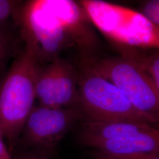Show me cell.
Returning <instances> with one entry per match:
<instances>
[{"instance_id": "13", "label": "cell", "mask_w": 159, "mask_h": 159, "mask_svg": "<svg viewBox=\"0 0 159 159\" xmlns=\"http://www.w3.org/2000/svg\"><path fill=\"white\" fill-rule=\"evenodd\" d=\"M140 12L159 30V0L143 1Z\"/></svg>"}, {"instance_id": "8", "label": "cell", "mask_w": 159, "mask_h": 159, "mask_svg": "<svg viewBox=\"0 0 159 159\" xmlns=\"http://www.w3.org/2000/svg\"><path fill=\"white\" fill-rule=\"evenodd\" d=\"M47 2L79 52L81 60L97 56L100 41L94 26L80 1L47 0Z\"/></svg>"}, {"instance_id": "11", "label": "cell", "mask_w": 159, "mask_h": 159, "mask_svg": "<svg viewBox=\"0 0 159 159\" xmlns=\"http://www.w3.org/2000/svg\"><path fill=\"white\" fill-rule=\"evenodd\" d=\"M121 56L144 69L150 75L159 93V49H139L120 47Z\"/></svg>"}, {"instance_id": "1", "label": "cell", "mask_w": 159, "mask_h": 159, "mask_svg": "<svg viewBox=\"0 0 159 159\" xmlns=\"http://www.w3.org/2000/svg\"><path fill=\"white\" fill-rule=\"evenodd\" d=\"M40 66L33 48L25 45L0 81V129L10 154L34 106Z\"/></svg>"}, {"instance_id": "6", "label": "cell", "mask_w": 159, "mask_h": 159, "mask_svg": "<svg viewBox=\"0 0 159 159\" xmlns=\"http://www.w3.org/2000/svg\"><path fill=\"white\" fill-rule=\"evenodd\" d=\"M82 120H84L82 114L76 108L34 106L18 142L25 147L50 151Z\"/></svg>"}, {"instance_id": "14", "label": "cell", "mask_w": 159, "mask_h": 159, "mask_svg": "<svg viewBox=\"0 0 159 159\" xmlns=\"http://www.w3.org/2000/svg\"><path fill=\"white\" fill-rule=\"evenodd\" d=\"M21 2L11 0H0V24L6 23L11 16H14Z\"/></svg>"}, {"instance_id": "5", "label": "cell", "mask_w": 159, "mask_h": 159, "mask_svg": "<svg viewBox=\"0 0 159 159\" xmlns=\"http://www.w3.org/2000/svg\"><path fill=\"white\" fill-rule=\"evenodd\" d=\"M80 64L118 87L132 104L159 125V93L148 72L125 57H91Z\"/></svg>"}, {"instance_id": "10", "label": "cell", "mask_w": 159, "mask_h": 159, "mask_svg": "<svg viewBox=\"0 0 159 159\" xmlns=\"http://www.w3.org/2000/svg\"><path fill=\"white\" fill-rule=\"evenodd\" d=\"M154 127H157L125 121H85L80 131L79 141L80 144L85 146L87 144L92 142L122 138L150 130Z\"/></svg>"}, {"instance_id": "16", "label": "cell", "mask_w": 159, "mask_h": 159, "mask_svg": "<svg viewBox=\"0 0 159 159\" xmlns=\"http://www.w3.org/2000/svg\"><path fill=\"white\" fill-rule=\"evenodd\" d=\"M4 138L0 129V159H11L10 153L4 142Z\"/></svg>"}, {"instance_id": "2", "label": "cell", "mask_w": 159, "mask_h": 159, "mask_svg": "<svg viewBox=\"0 0 159 159\" xmlns=\"http://www.w3.org/2000/svg\"><path fill=\"white\" fill-rule=\"evenodd\" d=\"M80 2L94 27L117 48L159 49V30L142 12L101 0Z\"/></svg>"}, {"instance_id": "4", "label": "cell", "mask_w": 159, "mask_h": 159, "mask_svg": "<svg viewBox=\"0 0 159 159\" xmlns=\"http://www.w3.org/2000/svg\"><path fill=\"white\" fill-rule=\"evenodd\" d=\"M14 17L25 45L33 48L40 65L50 63L63 51L74 47L47 0L21 3Z\"/></svg>"}, {"instance_id": "7", "label": "cell", "mask_w": 159, "mask_h": 159, "mask_svg": "<svg viewBox=\"0 0 159 159\" xmlns=\"http://www.w3.org/2000/svg\"><path fill=\"white\" fill-rule=\"evenodd\" d=\"M78 81V70L67 60L58 58L40 66L36 80L35 98L40 106L79 110Z\"/></svg>"}, {"instance_id": "12", "label": "cell", "mask_w": 159, "mask_h": 159, "mask_svg": "<svg viewBox=\"0 0 159 159\" xmlns=\"http://www.w3.org/2000/svg\"><path fill=\"white\" fill-rule=\"evenodd\" d=\"M7 22L0 24V74L4 70L17 44V34Z\"/></svg>"}, {"instance_id": "15", "label": "cell", "mask_w": 159, "mask_h": 159, "mask_svg": "<svg viewBox=\"0 0 159 159\" xmlns=\"http://www.w3.org/2000/svg\"><path fill=\"white\" fill-rule=\"evenodd\" d=\"M93 159H159V153L130 156H111L94 150Z\"/></svg>"}, {"instance_id": "17", "label": "cell", "mask_w": 159, "mask_h": 159, "mask_svg": "<svg viewBox=\"0 0 159 159\" xmlns=\"http://www.w3.org/2000/svg\"><path fill=\"white\" fill-rule=\"evenodd\" d=\"M18 159H50L45 156L44 154H23Z\"/></svg>"}, {"instance_id": "9", "label": "cell", "mask_w": 159, "mask_h": 159, "mask_svg": "<svg viewBox=\"0 0 159 159\" xmlns=\"http://www.w3.org/2000/svg\"><path fill=\"white\" fill-rule=\"evenodd\" d=\"M85 146L111 156L159 153V128L119 139L94 141Z\"/></svg>"}, {"instance_id": "3", "label": "cell", "mask_w": 159, "mask_h": 159, "mask_svg": "<svg viewBox=\"0 0 159 159\" xmlns=\"http://www.w3.org/2000/svg\"><path fill=\"white\" fill-rule=\"evenodd\" d=\"M78 71L79 110L84 121H125L159 127L139 111L118 87L81 64Z\"/></svg>"}]
</instances>
